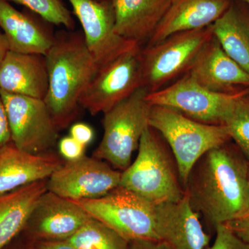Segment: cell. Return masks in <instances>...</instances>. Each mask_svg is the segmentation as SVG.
<instances>
[{"instance_id": "6da1fadb", "label": "cell", "mask_w": 249, "mask_h": 249, "mask_svg": "<svg viewBox=\"0 0 249 249\" xmlns=\"http://www.w3.org/2000/svg\"><path fill=\"white\" fill-rule=\"evenodd\" d=\"M249 161L229 142L211 149L191 170L185 195L193 209L215 228L249 213Z\"/></svg>"}, {"instance_id": "7a4b0ae2", "label": "cell", "mask_w": 249, "mask_h": 249, "mask_svg": "<svg viewBox=\"0 0 249 249\" xmlns=\"http://www.w3.org/2000/svg\"><path fill=\"white\" fill-rule=\"evenodd\" d=\"M61 37L45 55L49 87L44 99L60 130L76 119L80 98L98 70L83 34Z\"/></svg>"}, {"instance_id": "3957f363", "label": "cell", "mask_w": 249, "mask_h": 249, "mask_svg": "<svg viewBox=\"0 0 249 249\" xmlns=\"http://www.w3.org/2000/svg\"><path fill=\"white\" fill-rule=\"evenodd\" d=\"M155 129H145L137 158L121 172L120 186L154 204L177 202L185 195L175 157Z\"/></svg>"}, {"instance_id": "277c9868", "label": "cell", "mask_w": 249, "mask_h": 249, "mask_svg": "<svg viewBox=\"0 0 249 249\" xmlns=\"http://www.w3.org/2000/svg\"><path fill=\"white\" fill-rule=\"evenodd\" d=\"M149 126L168 143L183 189L197 160L211 149L231 139L225 126L202 124L164 106H152Z\"/></svg>"}, {"instance_id": "5b68a950", "label": "cell", "mask_w": 249, "mask_h": 249, "mask_svg": "<svg viewBox=\"0 0 249 249\" xmlns=\"http://www.w3.org/2000/svg\"><path fill=\"white\" fill-rule=\"evenodd\" d=\"M144 87L104 113L103 136L93 157L123 172L132 163L142 134L149 126L152 106Z\"/></svg>"}, {"instance_id": "8992f818", "label": "cell", "mask_w": 249, "mask_h": 249, "mask_svg": "<svg viewBox=\"0 0 249 249\" xmlns=\"http://www.w3.org/2000/svg\"><path fill=\"white\" fill-rule=\"evenodd\" d=\"M213 37L212 25L168 36L141 50L142 87L149 93L163 89L186 74L196 55Z\"/></svg>"}, {"instance_id": "52a82bcc", "label": "cell", "mask_w": 249, "mask_h": 249, "mask_svg": "<svg viewBox=\"0 0 249 249\" xmlns=\"http://www.w3.org/2000/svg\"><path fill=\"white\" fill-rule=\"evenodd\" d=\"M72 201L129 242L160 239L156 231L155 204L124 187L101 197Z\"/></svg>"}, {"instance_id": "ba28073f", "label": "cell", "mask_w": 249, "mask_h": 249, "mask_svg": "<svg viewBox=\"0 0 249 249\" xmlns=\"http://www.w3.org/2000/svg\"><path fill=\"white\" fill-rule=\"evenodd\" d=\"M249 95V88L234 93L214 92L196 83L188 73L147 98L152 106H164L202 124L224 125L240 98Z\"/></svg>"}, {"instance_id": "9c48e42d", "label": "cell", "mask_w": 249, "mask_h": 249, "mask_svg": "<svg viewBox=\"0 0 249 249\" xmlns=\"http://www.w3.org/2000/svg\"><path fill=\"white\" fill-rule=\"evenodd\" d=\"M15 146L32 155L53 152L60 129L44 100L0 90Z\"/></svg>"}, {"instance_id": "30bf717a", "label": "cell", "mask_w": 249, "mask_h": 249, "mask_svg": "<svg viewBox=\"0 0 249 249\" xmlns=\"http://www.w3.org/2000/svg\"><path fill=\"white\" fill-rule=\"evenodd\" d=\"M140 47L100 67L80 98L94 116L108 110L142 87Z\"/></svg>"}, {"instance_id": "8fae6325", "label": "cell", "mask_w": 249, "mask_h": 249, "mask_svg": "<svg viewBox=\"0 0 249 249\" xmlns=\"http://www.w3.org/2000/svg\"><path fill=\"white\" fill-rule=\"evenodd\" d=\"M121 172L102 160L83 156L64 160L47 178V190L70 199H95L120 186Z\"/></svg>"}, {"instance_id": "7c38bea8", "label": "cell", "mask_w": 249, "mask_h": 249, "mask_svg": "<svg viewBox=\"0 0 249 249\" xmlns=\"http://www.w3.org/2000/svg\"><path fill=\"white\" fill-rule=\"evenodd\" d=\"M83 27V36L98 69L126 52L140 47L115 31V16L111 1L68 0Z\"/></svg>"}, {"instance_id": "4fadbf2b", "label": "cell", "mask_w": 249, "mask_h": 249, "mask_svg": "<svg viewBox=\"0 0 249 249\" xmlns=\"http://www.w3.org/2000/svg\"><path fill=\"white\" fill-rule=\"evenodd\" d=\"M91 217L74 201L47 191L19 235L29 242L66 241Z\"/></svg>"}, {"instance_id": "5bb4252c", "label": "cell", "mask_w": 249, "mask_h": 249, "mask_svg": "<svg viewBox=\"0 0 249 249\" xmlns=\"http://www.w3.org/2000/svg\"><path fill=\"white\" fill-rule=\"evenodd\" d=\"M186 73L214 92L234 93L249 88V73L224 52L214 35Z\"/></svg>"}, {"instance_id": "9a60e30c", "label": "cell", "mask_w": 249, "mask_h": 249, "mask_svg": "<svg viewBox=\"0 0 249 249\" xmlns=\"http://www.w3.org/2000/svg\"><path fill=\"white\" fill-rule=\"evenodd\" d=\"M155 220L160 240L173 249H206L210 246L211 237L186 195L177 202L155 204Z\"/></svg>"}, {"instance_id": "2e32d148", "label": "cell", "mask_w": 249, "mask_h": 249, "mask_svg": "<svg viewBox=\"0 0 249 249\" xmlns=\"http://www.w3.org/2000/svg\"><path fill=\"white\" fill-rule=\"evenodd\" d=\"M63 162L54 152L32 155L11 142L0 151V195L47 179Z\"/></svg>"}, {"instance_id": "e0dca14e", "label": "cell", "mask_w": 249, "mask_h": 249, "mask_svg": "<svg viewBox=\"0 0 249 249\" xmlns=\"http://www.w3.org/2000/svg\"><path fill=\"white\" fill-rule=\"evenodd\" d=\"M49 78L45 55L9 51L0 66V90L45 99Z\"/></svg>"}, {"instance_id": "ac0fdd59", "label": "cell", "mask_w": 249, "mask_h": 249, "mask_svg": "<svg viewBox=\"0 0 249 249\" xmlns=\"http://www.w3.org/2000/svg\"><path fill=\"white\" fill-rule=\"evenodd\" d=\"M231 2L232 0H173L147 45L158 43L176 33L212 25Z\"/></svg>"}, {"instance_id": "d6986e66", "label": "cell", "mask_w": 249, "mask_h": 249, "mask_svg": "<svg viewBox=\"0 0 249 249\" xmlns=\"http://www.w3.org/2000/svg\"><path fill=\"white\" fill-rule=\"evenodd\" d=\"M34 14L20 12L6 0H0V27L9 42L10 51L45 56L54 38L40 22L42 18L37 19Z\"/></svg>"}, {"instance_id": "ffe728a7", "label": "cell", "mask_w": 249, "mask_h": 249, "mask_svg": "<svg viewBox=\"0 0 249 249\" xmlns=\"http://www.w3.org/2000/svg\"><path fill=\"white\" fill-rule=\"evenodd\" d=\"M173 0H112L115 31L139 45L150 40Z\"/></svg>"}, {"instance_id": "44dd1931", "label": "cell", "mask_w": 249, "mask_h": 249, "mask_svg": "<svg viewBox=\"0 0 249 249\" xmlns=\"http://www.w3.org/2000/svg\"><path fill=\"white\" fill-rule=\"evenodd\" d=\"M47 190V179L0 195V249L22 232L39 199Z\"/></svg>"}, {"instance_id": "7402d4cb", "label": "cell", "mask_w": 249, "mask_h": 249, "mask_svg": "<svg viewBox=\"0 0 249 249\" xmlns=\"http://www.w3.org/2000/svg\"><path fill=\"white\" fill-rule=\"evenodd\" d=\"M214 37L224 52L249 73V9L232 0L226 12L212 24Z\"/></svg>"}, {"instance_id": "603a6c76", "label": "cell", "mask_w": 249, "mask_h": 249, "mask_svg": "<svg viewBox=\"0 0 249 249\" xmlns=\"http://www.w3.org/2000/svg\"><path fill=\"white\" fill-rule=\"evenodd\" d=\"M76 249H129V241L91 217L66 240Z\"/></svg>"}, {"instance_id": "cb8c5ba5", "label": "cell", "mask_w": 249, "mask_h": 249, "mask_svg": "<svg viewBox=\"0 0 249 249\" xmlns=\"http://www.w3.org/2000/svg\"><path fill=\"white\" fill-rule=\"evenodd\" d=\"M249 95L240 98L232 108L224 126L249 161Z\"/></svg>"}, {"instance_id": "d4e9b609", "label": "cell", "mask_w": 249, "mask_h": 249, "mask_svg": "<svg viewBox=\"0 0 249 249\" xmlns=\"http://www.w3.org/2000/svg\"><path fill=\"white\" fill-rule=\"evenodd\" d=\"M25 6L29 11L54 25L73 29L74 20L71 13L62 0H6Z\"/></svg>"}, {"instance_id": "484cf974", "label": "cell", "mask_w": 249, "mask_h": 249, "mask_svg": "<svg viewBox=\"0 0 249 249\" xmlns=\"http://www.w3.org/2000/svg\"><path fill=\"white\" fill-rule=\"evenodd\" d=\"M214 229L213 244L206 249H249V244L240 240L225 224H219Z\"/></svg>"}, {"instance_id": "4316f807", "label": "cell", "mask_w": 249, "mask_h": 249, "mask_svg": "<svg viewBox=\"0 0 249 249\" xmlns=\"http://www.w3.org/2000/svg\"><path fill=\"white\" fill-rule=\"evenodd\" d=\"M85 147L71 136L63 137L58 142L60 155L65 160H74L85 156Z\"/></svg>"}, {"instance_id": "83f0119b", "label": "cell", "mask_w": 249, "mask_h": 249, "mask_svg": "<svg viewBox=\"0 0 249 249\" xmlns=\"http://www.w3.org/2000/svg\"><path fill=\"white\" fill-rule=\"evenodd\" d=\"M70 136H71L72 138L85 146L89 145L94 137L93 129L88 124L83 123L73 124L70 128Z\"/></svg>"}, {"instance_id": "f1b7e54d", "label": "cell", "mask_w": 249, "mask_h": 249, "mask_svg": "<svg viewBox=\"0 0 249 249\" xmlns=\"http://www.w3.org/2000/svg\"><path fill=\"white\" fill-rule=\"evenodd\" d=\"M224 224L240 240L249 244V214Z\"/></svg>"}, {"instance_id": "f546056e", "label": "cell", "mask_w": 249, "mask_h": 249, "mask_svg": "<svg viewBox=\"0 0 249 249\" xmlns=\"http://www.w3.org/2000/svg\"><path fill=\"white\" fill-rule=\"evenodd\" d=\"M129 249H173L171 246L160 239H136L129 242Z\"/></svg>"}, {"instance_id": "4dcf8cb0", "label": "cell", "mask_w": 249, "mask_h": 249, "mask_svg": "<svg viewBox=\"0 0 249 249\" xmlns=\"http://www.w3.org/2000/svg\"><path fill=\"white\" fill-rule=\"evenodd\" d=\"M11 142H12V141L7 115L0 96V151Z\"/></svg>"}, {"instance_id": "1f68e13d", "label": "cell", "mask_w": 249, "mask_h": 249, "mask_svg": "<svg viewBox=\"0 0 249 249\" xmlns=\"http://www.w3.org/2000/svg\"><path fill=\"white\" fill-rule=\"evenodd\" d=\"M34 249H76L67 241L29 242Z\"/></svg>"}, {"instance_id": "d6a6232c", "label": "cell", "mask_w": 249, "mask_h": 249, "mask_svg": "<svg viewBox=\"0 0 249 249\" xmlns=\"http://www.w3.org/2000/svg\"><path fill=\"white\" fill-rule=\"evenodd\" d=\"M20 240L18 239V237H16L3 249H34L27 241L23 238Z\"/></svg>"}, {"instance_id": "836d02e7", "label": "cell", "mask_w": 249, "mask_h": 249, "mask_svg": "<svg viewBox=\"0 0 249 249\" xmlns=\"http://www.w3.org/2000/svg\"><path fill=\"white\" fill-rule=\"evenodd\" d=\"M10 51L9 42L4 33L0 31V66L4 61L6 54Z\"/></svg>"}, {"instance_id": "e575fe53", "label": "cell", "mask_w": 249, "mask_h": 249, "mask_svg": "<svg viewBox=\"0 0 249 249\" xmlns=\"http://www.w3.org/2000/svg\"><path fill=\"white\" fill-rule=\"evenodd\" d=\"M240 1H242V2H243L244 4L247 5L249 9V0H240Z\"/></svg>"}, {"instance_id": "d590c367", "label": "cell", "mask_w": 249, "mask_h": 249, "mask_svg": "<svg viewBox=\"0 0 249 249\" xmlns=\"http://www.w3.org/2000/svg\"><path fill=\"white\" fill-rule=\"evenodd\" d=\"M96 1H111L112 0H96Z\"/></svg>"}, {"instance_id": "8d00e7d4", "label": "cell", "mask_w": 249, "mask_h": 249, "mask_svg": "<svg viewBox=\"0 0 249 249\" xmlns=\"http://www.w3.org/2000/svg\"><path fill=\"white\" fill-rule=\"evenodd\" d=\"M248 214H249V213L248 214H247V215H248ZM246 216V215H245Z\"/></svg>"}]
</instances>
